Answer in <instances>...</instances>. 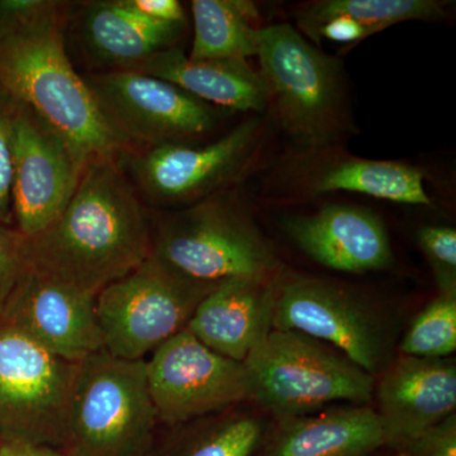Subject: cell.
Returning a JSON list of instances; mask_svg holds the SVG:
<instances>
[{"instance_id":"cell-1","label":"cell","mask_w":456,"mask_h":456,"mask_svg":"<svg viewBox=\"0 0 456 456\" xmlns=\"http://www.w3.org/2000/svg\"><path fill=\"white\" fill-rule=\"evenodd\" d=\"M151 255V215L117 160L86 165L64 212L27 239V268L97 296Z\"/></svg>"},{"instance_id":"cell-2","label":"cell","mask_w":456,"mask_h":456,"mask_svg":"<svg viewBox=\"0 0 456 456\" xmlns=\"http://www.w3.org/2000/svg\"><path fill=\"white\" fill-rule=\"evenodd\" d=\"M73 4L60 2L45 16L0 37V86L59 132L86 169L93 161L117 160L126 149L107 127L66 53Z\"/></svg>"},{"instance_id":"cell-3","label":"cell","mask_w":456,"mask_h":456,"mask_svg":"<svg viewBox=\"0 0 456 456\" xmlns=\"http://www.w3.org/2000/svg\"><path fill=\"white\" fill-rule=\"evenodd\" d=\"M256 57L268 108L305 154L331 150L353 128L338 57L287 23L264 27Z\"/></svg>"},{"instance_id":"cell-4","label":"cell","mask_w":456,"mask_h":456,"mask_svg":"<svg viewBox=\"0 0 456 456\" xmlns=\"http://www.w3.org/2000/svg\"><path fill=\"white\" fill-rule=\"evenodd\" d=\"M150 256L198 283L281 275L277 255L228 191L151 215Z\"/></svg>"},{"instance_id":"cell-5","label":"cell","mask_w":456,"mask_h":456,"mask_svg":"<svg viewBox=\"0 0 456 456\" xmlns=\"http://www.w3.org/2000/svg\"><path fill=\"white\" fill-rule=\"evenodd\" d=\"M159 426L146 360L101 350L77 364L61 449L66 455L147 456Z\"/></svg>"},{"instance_id":"cell-6","label":"cell","mask_w":456,"mask_h":456,"mask_svg":"<svg viewBox=\"0 0 456 456\" xmlns=\"http://www.w3.org/2000/svg\"><path fill=\"white\" fill-rule=\"evenodd\" d=\"M244 365L251 402L272 419L311 415L336 402L364 406L374 399L373 375L325 342L299 332L272 330Z\"/></svg>"},{"instance_id":"cell-7","label":"cell","mask_w":456,"mask_h":456,"mask_svg":"<svg viewBox=\"0 0 456 456\" xmlns=\"http://www.w3.org/2000/svg\"><path fill=\"white\" fill-rule=\"evenodd\" d=\"M216 285L191 281L150 256L95 296L103 350L114 358L146 360L187 329L198 305Z\"/></svg>"},{"instance_id":"cell-8","label":"cell","mask_w":456,"mask_h":456,"mask_svg":"<svg viewBox=\"0 0 456 456\" xmlns=\"http://www.w3.org/2000/svg\"><path fill=\"white\" fill-rule=\"evenodd\" d=\"M263 123L246 119L207 145L173 143L126 150L117 159L143 203L182 208L227 191L253 164Z\"/></svg>"},{"instance_id":"cell-9","label":"cell","mask_w":456,"mask_h":456,"mask_svg":"<svg viewBox=\"0 0 456 456\" xmlns=\"http://www.w3.org/2000/svg\"><path fill=\"white\" fill-rule=\"evenodd\" d=\"M83 79L107 127L126 150L196 142L230 112L137 71L90 73Z\"/></svg>"},{"instance_id":"cell-10","label":"cell","mask_w":456,"mask_h":456,"mask_svg":"<svg viewBox=\"0 0 456 456\" xmlns=\"http://www.w3.org/2000/svg\"><path fill=\"white\" fill-rule=\"evenodd\" d=\"M77 370L0 321V444L61 450Z\"/></svg>"},{"instance_id":"cell-11","label":"cell","mask_w":456,"mask_h":456,"mask_svg":"<svg viewBox=\"0 0 456 456\" xmlns=\"http://www.w3.org/2000/svg\"><path fill=\"white\" fill-rule=\"evenodd\" d=\"M273 330L325 342L375 378L391 362V329L380 312L323 279L279 275Z\"/></svg>"},{"instance_id":"cell-12","label":"cell","mask_w":456,"mask_h":456,"mask_svg":"<svg viewBox=\"0 0 456 456\" xmlns=\"http://www.w3.org/2000/svg\"><path fill=\"white\" fill-rule=\"evenodd\" d=\"M147 386L159 424H183L253 401L244 362L216 353L187 329L146 360Z\"/></svg>"},{"instance_id":"cell-13","label":"cell","mask_w":456,"mask_h":456,"mask_svg":"<svg viewBox=\"0 0 456 456\" xmlns=\"http://www.w3.org/2000/svg\"><path fill=\"white\" fill-rule=\"evenodd\" d=\"M84 167L59 132L20 103L13 127V203L16 228L26 239L40 235L65 211Z\"/></svg>"},{"instance_id":"cell-14","label":"cell","mask_w":456,"mask_h":456,"mask_svg":"<svg viewBox=\"0 0 456 456\" xmlns=\"http://www.w3.org/2000/svg\"><path fill=\"white\" fill-rule=\"evenodd\" d=\"M0 321L74 364L103 350L95 296L29 268L18 281Z\"/></svg>"},{"instance_id":"cell-15","label":"cell","mask_w":456,"mask_h":456,"mask_svg":"<svg viewBox=\"0 0 456 456\" xmlns=\"http://www.w3.org/2000/svg\"><path fill=\"white\" fill-rule=\"evenodd\" d=\"M375 379L374 398L386 449L397 452L431 426L454 415V359L401 355L386 365Z\"/></svg>"},{"instance_id":"cell-16","label":"cell","mask_w":456,"mask_h":456,"mask_svg":"<svg viewBox=\"0 0 456 456\" xmlns=\"http://www.w3.org/2000/svg\"><path fill=\"white\" fill-rule=\"evenodd\" d=\"M283 227L303 253L325 268L364 274L392 265L387 228L362 207L326 206L311 215L289 216Z\"/></svg>"},{"instance_id":"cell-17","label":"cell","mask_w":456,"mask_h":456,"mask_svg":"<svg viewBox=\"0 0 456 456\" xmlns=\"http://www.w3.org/2000/svg\"><path fill=\"white\" fill-rule=\"evenodd\" d=\"M69 23L77 26V40L93 68L132 71L161 51L178 46L185 23H156L132 13L118 0L75 3Z\"/></svg>"},{"instance_id":"cell-18","label":"cell","mask_w":456,"mask_h":456,"mask_svg":"<svg viewBox=\"0 0 456 456\" xmlns=\"http://www.w3.org/2000/svg\"><path fill=\"white\" fill-rule=\"evenodd\" d=\"M277 279H232L216 285L198 305L188 331L216 353L244 362L272 332Z\"/></svg>"},{"instance_id":"cell-19","label":"cell","mask_w":456,"mask_h":456,"mask_svg":"<svg viewBox=\"0 0 456 456\" xmlns=\"http://www.w3.org/2000/svg\"><path fill=\"white\" fill-rule=\"evenodd\" d=\"M386 450L379 417L370 404L273 419L255 456H374Z\"/></svg>"},{"instance_id":"cell-20","label":"cell","mask_w":456,"mask_h":456,"mask_svg":"<svg viewBox=\"0 0 456 456\" xmlns=\"http://www.w3.org/2000/svg\"><path fill=\"white\" fill-rule=\"evenodd\" d=\"M132 71L175 84L222 110L261 113L268 108L259 71L246 60L191 61L183 49L175 46L155 53Z\"/></svg>"},{"instance_id":"cell-21","label":"cell","mask_w":456,"mask_h":456,"mask_svg":"<svg viewBox=\"0 0 456 456\" xmlns=\"http://www.w3.org/2000/svg\"><path fill=\"white\" fill-rule=\"evenodd\" d=\"M310 164L301 173V187L311 196L350 191L377 200L431 207L421 169L397 161L367 160L355 156L312 152Z\"/></svg>"},{"instance_id":"cell-22","label":"cell","mask_w":456,"mask_h":456,"mask_svg":"<svg viewBox=\"0 0 456 456\" xmlns=\"http://www.w3.org/2000/svg\"><path fill=\"white\" fill-rule=\"evenodd\" d=\"M272 417L253 402L183 424L163 426L147 456H255Z\"/></svg>"},{"instance_id":"cell-23","label":"cell","mask_w":456,"mask_h":456,"mask_svg":"<svg viewBox=\"0 0 456 456\" xmlns=\"http://www.w3.org/2000/svg\"><path fill=\"white\" fill-rule=\"evenodd\" d=\"M194 40L188 59L246 60L257 55L259 9L250 0H193Z\"/></svg>"},{"instance_id":"cell-24","label":"cell","mask_w":456,"mask_h":456,"mask_svg":"<svg viewBox=\"0 0 456 456\" xmlns=\"http://www.w3.org/2000/svg\"><path fill=\"white\" fill-rule=\"evenodd\" d=\"M445 16V5L435 0H317L301 5L296 18L302 33L330 18L347 17L370 29L383 31L407 20H431Z\"/></svg>"},{"instance_id":"cell-25","label":"cell","mask_w":456,"mask_h":456,"mask_svg":"<svg viewBox=\"0 0 456 456\" xmlns=\"http://www.w3.org/2000/svg\"><path fill=\"white\" fill-rule=\"evenodd\" d=\"M456 351V296L441 294L413 320L401 354L415 358H449Z\"/></svg>"},{"instance_id":"cell-26","label":"cell","mask_w":456,"mask_h":456,"mask_svg":"<svg viewBox=\"0 0 456 456\" xmlns=\"http://www.w3.org/2000/svg\"><path fill=\"white\" fill-rule=\"evenodd\" d=\"M417 241L430 264L439 293L456 296V231L446 226H424Z\"/></svg>"},{"instance_id":"cell-27","label":"cell","mask_w":456,"mask_h":456,"mask_svg":"<svg viewBox=\"0 0 456 456\" xmlns=\"http://www.w3.org/2000/svg\"><path fill=\"white\" fill-rule=\"evenodd\" d=\"M20 106L11 94L0 86V224L16 227L12 203L13 184V127Z\"/></svg>"},{"instance_id":"cell-28","label":"cell","mask_w":456,"mask_h":456,"mask_svg":"<svg viewBox=\"0 0 456 456\" xmlns=\"http://www.w3.org/2000/svg\"><path fill=\"white\" fill-rule=\"evenodd\" d=\"M26 268V237L16 227L0 224V320Z\"/></svg>"},{"instance_id":"cell-29","label":"cell","mask_w":456,"mask_h":456,"mask_svg":"<svg viewBox=\"0 0 456 456\" xmlns=\"http://www.w3.org/2000/svg\"><path fill=\"white\" fill-rule=\"evenodd\" d=\"M392 452L395 456H456V413Z\"/></svg>"},{"instance_id":"cell-30","label":"cell","mask_w":456,"mask_h":456,"mask_svg":"<svg viewBox=\"0 0 456 456\" xmlns=\"http://www.w3.org/2000/svg\"><path fill=\"white\" fill-rule=\"evenodd\" d=\"M60 0H0V37L55 9Z\"/></svg>"},{"instance_id":"cell-31","label":"cell","mask_w":456,"mask_h":456,"mask_svg":"<svg viewBox=\"0 0 456 456\" xmlns=\"http://www.w3.org/2000/svg\"><path fill=\"white\" fill-rule=\"evenodd\" d=\"M305 35L307 36L308 41L314 42V46L320 45L322 38L338 44L355 45L374 36L367 27L347 17L330 18Z\"/></svg>"},{"instance_id":"cell-32","label":"cell","mask_w":456,"mask_h":456,"mask_svg":"<svg viewBox=\"0 0 456 456\" xmlns=\"http://www.w3.org/2000/svg\"><path fill=\"white\" fill-rule=\"evenodd\" d=\"M132 13L156 23H187L184 8L178 0H118Z\"/></svg>"},{"instance_id":"cell-33","label":"cell","mask_w":456,"mask_h":456,"mask_svg":"<svg viewBox=\"0 0 456 456\" xmlns=\"http://www.w3.org/2000/svg\"><path fill=\"white\" fill-rule=\"evenodd\" d=\"M0 456H68L62 450L27 444H0Z\"/></svg>"},{"instance_id":"cell-34","label":"cell","mask_w":456,"mask_h":456,"mask_svg":"<svg viewBox=\"0 0 456 456\" xmlns=\"http://www.w3.org/2000/svg\"><path fill=\"white\" fill-rule=\"evenodd\" d=\"M374 456H395V454H393L392 452H389V450H383V452H378L377 455H374Z\"/></svg>"}]
</instances>
